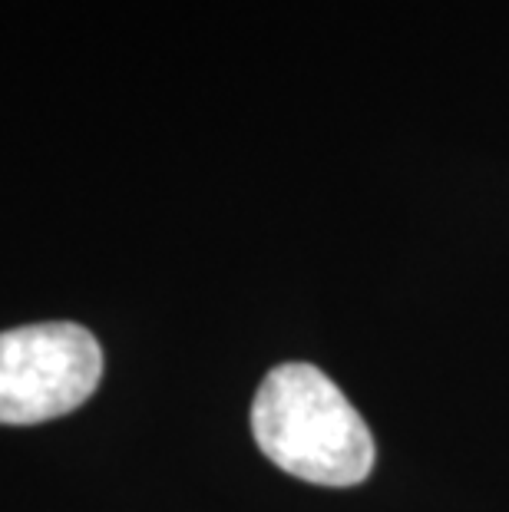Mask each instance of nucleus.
Instances as JSON below:
<instances>
[{
	"label": "nucleus",
	"instance_id": "nucleus-1",
	"mask_svg": "<svg viewBox=\"0 0 509 512\" xmlns=\"http://www.w3.org/2000/svg\"><path fill=\"white\" fill-rule=\"evenodd\" d=\"M252 433L278 470L314 486H354L374 466V437L364 417L311 364H281L262 380Z\"/></svg>",
	"mask_w": 509,
	"mask_h": 512
},
{
	"label": "nucleus",
	"instance_id": "nucleus-2",
	"mask_svg": "<svg viewBox=\"0 0 509 512\" xmlns=\"http://www.w3.org/2000/svg\"><path fill=\"white\" fill-rule=\"evenodd\" d=\"M103 377L96 337L70 321L0 334V423L30 427L77 410Z\"/></svg>",
	"mask_w": 509,
	"mask_h": 512
}]
</instances>
